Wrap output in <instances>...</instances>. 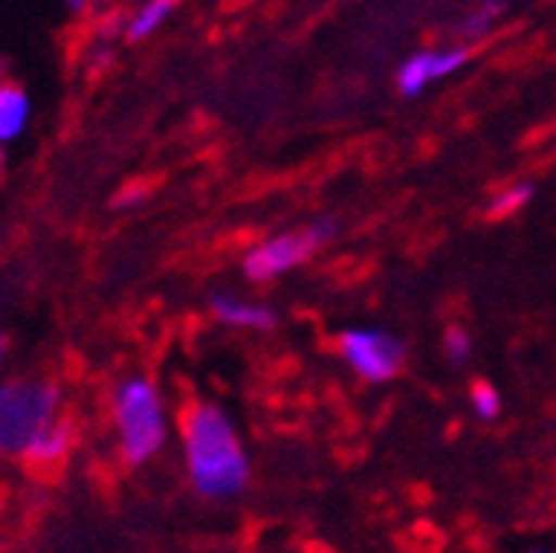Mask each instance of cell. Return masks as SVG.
<instances>
[{
  "mask_svg": "<svg viewBox=\"0 0 556 553\" xmlns=\"http://www.w3.org/2000/svg\"><path fill=\"white\" fill-rule=\"evenodd\" d=\"M63 391L53 378L0 381V457L27 461L34 444L63 418Z\"/></svg>",
  "mask_w": 556,
  "mask_h": 553,
  "instance_id": "3",
  "label": "cell"
},
{
  "mask_svg": "<svg viewBox=\"0 0 556 553\" xmlns=\"http://www.w3.org/2000/svg\"><path fill=\"white\" fill-rule=\"evenodd\" d=\"M110 425L126 467L153 464L166 451L173 435L163 388L143 372L119 378L110 391Z\"/></svg>",
  "mask_w": 556,
  "mask_h": 553,
  "instance_id": "2",
  "label": "cell"
},
{
  "mask_svg": "<svg viewBox=\"0 0 556 553\" xmlns=\"http://www.w3.org/2000/svg\"><path fill=\"white\" fill-rule=\"evenodd\" d=\"M470 63V47L467 43H444V47H425L404 56V63L394 74V87L401 97H421L431 87L457 77L464 66Z\"/></svg>",
  "mask_w": 556,
  "mask_h": 553,
  "instance_id": "6",
  "label": "cell"
},
{
  "mask_svg": "<svg viewBox=\"0 0 556 553\" xmlns=\"http://www.w3.org/2000/svg\"><path fill=\"white\" fill-rule=\"evenodd\" d=\"M533 192H536L533 183H507L491 196V202H486V213H491V216H514L533 199Z\"/></svg>",
  "mask_w": 556,
  "mask_h": 553,
  "instance_id": "12",
  "label": "cell"
},
{
  "mask_svg": "<svg viewBox=\"0 0 556 553\" xmlns=\"http://www.w3.org/2000/svg\"><path fill=\"white\" fill-rule=\"evenodd\" d=\"M444 355H447L451 365H467L470 362V355H473V338H470L467 328L451 325L444 331Z\"/></svg>",
  "mask_w": 556,
  "mask_h": 553,
  "instance_id": "14",
  "label": "cell"
},
{
  "mask_svg": "<svg viewBox=\"0 0 556 553\" xmlns=\"http://www.w3.org/2000/svg\"><path fill=\"white\" fill-rule=\"evenodd\" d=\"M208 312H213L219 325L239 328V331H271L278 325V315L271 305L239 296V292H216L208 299Z\"/></svg>",
  "mask_w": 556,
  "mask_h": 553,
  "instance_id": "7",
  "label": "cell"
},
{
  "mask_svg": "<svg viewBox=\"0 0 556 553\" xmlns=\"http://www.w3.org/2000/svg\"><path fill=\"white\" fill-rule=\"evenodd\" d=\"M507 11H510V0H477V4L457 21L460 43L470 47L483 37H491L501 27V21L507 17Z\"/></svg>",
  "mask_w": 556,
  "mask_h": 553,
  "instance_id": "10",
  "label": "cell"
},
{
  "mask_svg": "<svg viewBox=\"0 0 556 553\" xmlns=\"http://www.w3.org/2000/svg\"><path fill=\"white\" fill-rule=\"evenodd\" d=\"M63 8H66L70 17H77V21H80V17H87V14L97 8V0H63Z\"/></svg>",
  "mask_w": 556,
  "mask_h": 553,
  "instance_id": "15",
  "label": "cell"
},
{
  "mask_svg": "<svg viewBox=\"0 0 556 553\" xmlns=\"http://www.w3.org/2000/svg\"><path fill=\"white\" fill-rule=\"evenodd\" d=\"M143 196H147L143 189H132V186H129V189H126V192H123V196H119L116 202H119V205H129V202H139V199H143Z\"/></svg>",
  "mask_w": 556,
  "mask_h": 553,
  "instance_id": "16",
  "label": "cell"
},
{
  "mask_svg": "<svg viewBox=\"0 0 556 553\" xmlns=\"http://www.w3.org/2000/svg\"><path fill=\"white\" fill-rule=\"evenodd\" d=\"M30 120H34L30 93L14 80H0V150L21 143L30 129Z\"/></svg>",
  "mask_w": 556,
  "mask_h": 553,
  "instance_id": "8",
  "label": "cell"
},
{
  "mask_svg": "<svg viewBox=\"0 0 556 553\" xmlns=\"http://www.w3.org/2000/svg\"><path fill=\"white\" fill-rule=\"evenodd\" d=\"M182 470L189 488L202 501H232L249 488L252 457L232 422V414L216 401H192L176 425Z\"/></svg>",
  "mask_w": 556,
  "mask_h": 553,
  "instance_id": "1",
  "label": "cell"
},
{
  "mask_svg": "<svg viewBox=\"0 0 556 553\" xmlns=\"http://www.w3.org/2000/svg\"><path fill=\"white\" fill-rule=\"evenodd\" d=\"M334 236H338L334 216H318L305 226L271 232L242 252V275L252 286L278 282V279H286V275L299 272L305 262H312Z\"/></svg>",
  "mask_w": 556,
  "mask_h": 553,
  "instance_id": "4",
  "label": "cell"
},
{
  "mask_svg": "<svg viewBox=\"0 0 556 553\" xmlns=\"http://www.w3.org/2000/svg\"><path fill=\"white\" fill-rule=\"evenodd\" d=\"M8 355H11V341L4 331H0V372H4V365H8Z\"/></svg>",
  "mask_w": 556,
  "mask_h": 553,
  "instance_id": "17",
  "label": "cell"
},
{
  "mask_svg": "<svg viewBox=\"0 0 556 553\" xmlns=\"http://www.w3.org/2000/svg\"><path fill=\"white\" fill-rule=\"evenodd\" d=\"M70 448H74V428H70V422L60 418V422L34 444L27 464H34V467H53V464H60V461L70 454Z\"/></svg>",
  "mask_w": 556,
  "mask_h": 553,
  "instance_id": "11",
  "label": "cell"
},
{
  "mask_svg": "<svg viewBox=\"0 0 556 553\" xmlns=\"http://www.w3.org/2000/svg\"><path fill=\"white\" fill-rule=\"evenodd\" d=\"M338 359L368 385H388L404 372L407 349L397 335L375 325H355L338 335Z\"/></svg>",
  "mask_w": 556,
  "mask_h": 553,
  "instance_id": "5",
  "label": "cell"
},
{
  "mask_svg": "<svg viewBox=\"0 0 556 553\" xmlns=\"http://www.w3.org/2000/svg\"><path fill=\"white\" fill-rule=\"evenodd\" d=\"M470 407L480 422H497L501 418V411H504V398L494 385H477L470 391Z\"/></svg>",
  "mask_w": 556,
  "mask_h": 553,
  "instance_id": "13",
  "label": "cell"
},
{
  "mask_svg": "<svg viewBox=\"0 0 556 553\" xmlns=\"http://www.w3.org/2000/svg\"><path fill=\"white\" fill-rule=\"evenodd\" d=\"M179 11V0H139V4L119 17V40L126 43H147L153 40Z\"/></svg>",
  "mask_w": 556,
  "mask_h": 553,
  "instance_id": "9",
  "label": "cell"
}]
</instances>
